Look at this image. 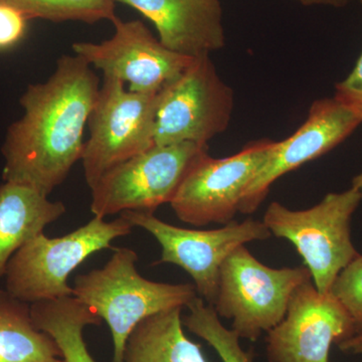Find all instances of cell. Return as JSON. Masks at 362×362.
Listing matches in <instances>:
<instances>
[{
	"label": "cell",
	"instance_id": "1",
	"mask_svg": "<svg viewBox=\"0 0 362 362\" xmlns=\"http://www.w3.org/2000/svg\"><path fill=\"white\" fill-rule=\"evenodd\" d=\"M100 81L77 54H64L51 77L21 95L23 115L7 129L1 152L2 180L47 195L82 159L84 131Z\"/></svg>",
	"mask_w": 362,
	"mask_h": 362
},
{
	"label": "cell",
	"instance_id": "2",
	"mask_svg": "<svg viewBox=\"0 0 362 362\" xmlns=\"http://www.w3.org/2000/svg\"><path fill=\"white\" fill-rule=\"evenodd\" d=\"M138 255L129 247L114 249L102 268L76 276L73 296L90 307L110 329L112 362H123L126 341L144 319L187 308L197 294L194 285L168 284L142 277Z\"/></svg>",
	"mask_w": 362,
	"mask_h": 362
},
{
	"label": "cell",
	"instance_id": "3",
	"mask_svg": "<svg viewBox=\"0 0 362 362\" xmlns=\"http://www.w3.org/2000/svg\"><path fill=\"white\" fill-rule=\"evenodd\" d=\"M134 228L123 216L112 221L95 216L59 238L44 233L21 247L7 265L6 290L28 304L73 296L69 276L95 252L115 247L112 242Z\"/></svg>",
	"mask_w": 362,
	"mask_h": 362
},
{
	"label": "cell",
	"instance_id": "4",
	"mask_svg": "<svg viewBox=\"0 0 362 362\" xmlns=\"http://www.w3.org/2000/svg\"><path fill=\"white\" fill-rule=\"evenodd\" d=\"M362 201L354 187L331 192L316 206L293 211L272 202L263 223L272 235L291 242L322 294L330 293L340 272L358 256L352 244L350 221Z\"/></svg>",
	"mask_w": 362,
	"mask_h": 362
},
{
	"label": "cell",
	"instance_id": "5",
	"mask_svg": "<svg viewBox=\"0 0 362 362\" xmlns=\"http://www.w3.org/2000/svg\"><path fill=\"white\" fill-rule=\"evenodd\" d=\"M311 279L306 266L270 268L240 246L221 266L213 307L240 338L256 341L281 322L293 293Z\"/></svg>",
	"mask_w": 362,
	"mask_h": 362
},
{
	"label": "cell",
	"instance_id": "6",
	"mask_svg": "<svg viewBox=\"0 0 362 362\" xmlns=\"http://www.w3.org/2000/svg\"><path fill=\"white\" fill-rule=\"evenodd\" d=\"M157 96L131 92L122 81L104 78L88 120L90 136L81 159L88 187L156 145Z\"/></svg>",
	"mask_w": 362,
	"mask_h": 362
},
{
	"label": "cell",
	"instance_id": "7",
	"mask_svg": "<svg viewBox=\"0 0 362 362\" xmlns=\"http://www.w3.org/2000/svg\"><path fill=\"white\" fill-rule=\"evenodd\" d=\"M209 145L183 142L154 145L107 171L90 188V211L105 218L124 211L153 213L170 204L195 162Z\"/></svg>",
	"mask_w": 362,
	"mask_h": 362
},
{
	"label": "cell",
	"instance_id": "8",
	"mask_svg": "<svg viewBox=\"0 0 362 362\" xmlns=\"http://www.w3.org/2000/svg\"><path fill=\"white\" fill-rule=\"evenodd\" d=\"M233 108V90L221 80L211 57L194 58L158 92L154 142L207 144L228 129Z\"/></svg>",
	"mask_w": 362,
	"mask_h": 362
},
{
	"label": "cell",
	"instance_id": "9",
	"mask_svg": "<svg viewBox=\"0 0 362 362\" xmlns=\"http://www.w3.org/2000/svg\"><path fill=\"white\" fill-rule=\"evenodd\" d=\"M121 216L133 226L153 235L160 245V259L154 265L168 263L180 267L192 277L199 297L211 306L216 301L221 268L226 258L238 247L272 235L263 221L252 218L202 230L170 225L147 211H127Z\"/></svg>",
	"mask_w": 362,
	"mask_h": 362
},
{
	"label": "cell",
	"instance_id": "10",
	"mask_svg": "<svg viewBox=\"0 0 362 362\" xmlns=\"http://www.w3.org/2000/svg\"><path fill=\"white\" fill-rule=\"evenodd\" d=\"M274 141L250 143L226 158L204 154L188 171L170 202L183 223L195 226L228 225L239 213L243 197Z\"/></svg>",
	"mask_w": 362,
	"mask_h": 362
},
{
	"label": "cell",
	"instance_id": "11",
	"mask_svg": "<svg viewBox=\"0 0 362 362\" xmlns=\"http://www.w3.org/2000/svg\"><path fill=\"white\" fill-rule=\"evenodd\" d=\"M112 23L113 37L99 44L75 42L74 54L101 71L104 78L128 83L131 92L158 93L194 59L170 51L142 21L116 16Z\"/></svg>",
	"mask_w": 362,
	"mask_h": 362
},
{
	"label": "cell",
	"instance_id": "12",
	"mask_svg": "<svg viewBox=\"0 0 362 362\" xmlns=\"http://www.w3.org/2000/svg\"><path fill=\"white\" fill-rule=\"evenodd\" d=\"M356 334L351 317L331 293L322 294L311 280L296 288L284 318L268 332L269 362H329L332 344Z\"/></svg>",
	"mask_w": 362,
	"mask_h": 362
},
{
	"label": "cell",
	"instance_id": "13",
	"mask_svg": "<svg viewBox=\"0 0 362 362\" xmlns=\"http://www.w3.org/2000/svg\"><path fill=\"white\" fill-rule=\"evenodd\" d=\"M361 123V116L337 98L317 100L294 134L273 142L247 185L240 213H255L278 178L335 148Z\"/></svg>",
	"mask_w": 362,
	"mask_h": 362
},
{
	"label": "cell",
	"instance_id": "14",
	"mask_svg": "<svg viewBox=\"0 0 362 362\" xmlns=\"http://www.w3.org/2000/svg\"><path fill=\"white\" fill-rule=\"evenodd\" d=\"M137 9L156 25L170 51L199 58L226 45L220 0H114Z\"/></svg>",
	"mask_w": 362,
	"mask_h": 362
},
{
	"label": "cell",
	"instance_id": "15",
	"mask_svg": "<svg viewBox=\"0 0 362 362\" xmlns=\"http://www.w3.org/2000/svg\"><path fill=\"white\" fill-rule=\"evenodd\" d=\"M62 202L32 187L4 181L0 185V278L21 247L66 214Z\"/></svg>",
	"mask_w": 362,
	"mask_h": 362
},
{
	"label": "cell",
	"instance_id": "16",
	"mask_svg": "<svg viewBox=\"0 0 362 362\" xmlns=\"http://www.w3.org/2000/svg\"><path fill=\"white\" fill-rule=\"evenodd\" d=\"M182 308L144 319L131 332L123 362H207L201 345L183 331Z\"/></svg>",
	"mask_w": 362,
	"mask_h": 362
},
{
	"label": "cell",
	"instance_id": "17",
	"mask_svg": "<svg viewBox=\"0 0 362 362\" xmlns=\"http://www.w3.org/2000/svg\"><path fill=\"white\" fill-rule=\"evenodd\" d=\"M0 362H64L56 341L33 323L30 304L2 289Z\"/></svg>",
	"mask_w": 362,
	"mask_h": 362
},
{
	"label": "cell",
	"instance_id": "18",
	"mask_svg": "<svg viewBox=\"0 0 362 362\" xmlns=\"http://www.w3.org/2000/svg\"><path fill=\"white\" fill-rule=\"evenodd\" d=\"M33 323L56 341L64 362H96L84 339L87 326L100 325L102 319L74 296L30 304Z\"/></svg>",
	"mask_w": 362,
	"mask_h": 362
},
{
	"label": "cell",
	"instance_id": "19",
	"mask_svg": "<svg viewBox=\"0 0 362 362\" xmlns=\"http://www.w3.org/2000/svg\"><path fill=\"white\" fill-rule=\"evenodd\" d=\"M0 4L13 7L26 20L95 23L116 18L114 0H0Z\"/></svg>",
	"mask_w": 362,
	"mask_h": 362
},
{
	"label": "cell",
	"instance_id": "20",
	"mask_svg": "<svg viewBox=\"0 0 362 362\" xmlns=\"http://www.w3.org/2000/svg\"><path fill=\"white\" fill-rule=\"evenodd\" d=\"M188 314L182 323L190 332L209 343L223 362H254L252 354L243 349L240 337L235 330L221 322L211 305L197 296L187 305Z\"/></svg>",
	"mask_w": 362,
	"mask_h": 362
},
{
	"label": "cell",
	"instance_id": "21",
	"mask_svg": "<svg viewBox=\"0 0 362 362\" xmlns=\"http://www.w3.org/2000/svg\"><path fill=\"white\" fill-rule=\"evenodd\" d=\"M351 317L356 334L362 332V256L358 255L345 267L330 290Z\"/></svg>",
	"mask_w": 362,
	"mask_h": 362
},
{
	"label": "cell",
	"instance_id": "22",
	"mask_svg": "<svg viewBox=\"0 0 362 362\" xmlns=\"http://www.w3.org/2000/svg\"><path fill=\"white\" fill-rule=\"evenodd\" d=\"M334 98L351 108L362 119V52L351 73L335 85Z\"/></svg>",
	"mask_w": 362,
	"mask_h": 362
},
{
	"label": "cell",
	"instance_id": "23",
	"mask_svg": "<svg viewBox=\"0 0 362 362\" xmlns=\"http://www.w3.org/2000/svg\"><path fill=\"white\" fill-rule=\"evenodd\" d=\"M26 21L13 7L0 4V51L13 47L23 39Z\"/></svg>",
	"mask_w": 362,
	"mask_h": 362
},
{
	"label": "cell",
	"instance_id": "24",
	"mask_svg": "<svg viewBox=\"0 0 362 362\" xmlns=\"http://www.w3.org/2000/svg\"><path fill=\"white\" fill-rule=\"evenodd\" d=\"M341 351L350 354H362V332L338 344Z\"/></svg>",
	"mask_w": 362,
	"mask_h": 362
},
{
	"label": "cell",
	"instance_id": "25",
	"mask_svg": "<svg viewBox=\"0 0 362 362\" xmlns=\"http://www.w3.org/2000/svg\"><path fill=\"white\" fill-rule=\"evenodd\" d=\"M298 2L304 6H331V7H344L349 6L352 0H292Z\"/></svg>",
	"mask_w": 362,
	"mask_h": 362
},
{
	"label": "cell",
	"instance_id": "26",
	"mask_svg": "<svg viewBox=\"0 0 362 362\" xmlns=\"http://www.w3.org/2000/svg\"><path fill=\"white\" fill-rule=\"evenodd\" d=\"M351 187L356 188V189L358 190L362 199V173H361V175H356V177L352 180Z\"/></svg>",
	"mask_w": 362,
	"mask_h": 362
},
{
	"label": "cell",
	"instance_id": "27",
	"mask_svg": "<svg viewBox=\"0 0 362 362\" xmlns=\"http://www.w3.org/2000/svg\"><path fill=\"white\" fill-rule=\"evenodd\" d=\"M358 1L362 4V0H358Z\"/></svg>",
	"mask_w": 362,
	"mask_h": 362
}]
</instances>
